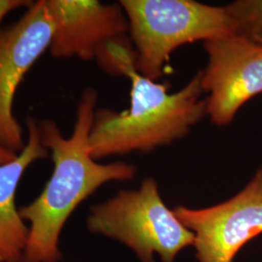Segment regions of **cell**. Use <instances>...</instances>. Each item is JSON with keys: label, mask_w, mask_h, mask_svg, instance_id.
<instances>
[{"label": "cell", "mask_w": 262, "mask_h": 262, "mask_svg": "<svg viewBox=\"0 0 262 262\" xmlns=\"http://www.w3.org/2000/svg\"><path fill=\"white\" fill-rule=\"evenodd\" d=\"M97 92L85 89L77 107L73 133L63 136L55 121L39 122L42 145L52 152L54 170L41 193L19 214L28 225L23 262H59V238L67 220L97 188L112 181H129L136 167L125 162L98 163L90 150Z\"/></svg>", "instance_id": "6da1fadb"}, {"label": "cell", "mask_w": 262, "mask_h": 262, "mask_svg": "<svg viewBox=\"0 0 262 262\" xmlns=\"http://www.w3.org/2000/svg\"><path fill=\"white\" fill-rule=\"evenodd\" d=\"M127 78L129 108L122 112L99 109L94 114L90 150L95 160L167 146L186 137L207 116V99L201 98V70L174 94H169L166 84L137 71Z\"/></svg>", "instance_id": "7a4b0ae2"}, {"label": "cell", "mask_w": 262, "mask_h": 262, "mask_svg": "<svg viewBox=\"0 0 262 262\" xmlns=\"http://www.w3.org/2000/svg\"><path fill=\"white\" fill-rule=\"evenodd\" d=\"M128 35L136 52V69L157 81L179 47L232 33L225 6L194 0H122Z\"/></svg>", "instance_id": "3957f363"}, {"label": "cell", "mask_w": 262, "mask_h": 262, "mask_svg": "<svg viewBox=\"0 0 262 262\" xmlns=\"http://www.w3.org/2000/svg\"><path fill=\"white\" fill-rule=\"evenodd\" d=\"M89 230L118 240L142 262H174L183 249L193 246L194 234L163 202L158 183L146 178L138 189L120 190L103 203L91 207Z\"/></svg>", "instance_id": "277c9868"}, {"label": "cell", "mask_w": 262, "mask_h": 262, "mask_svg": "<svg viewBox=\"0 0 262 262\" xmlns=\"http://www.w3.org/2000/svg\"><path fill=\"white\" fill-rule=\"evenodd\" d=\"M179 221L194 234L199 262H232L250 240L262 233V166L236 195L215 206H177Z\"/></svg>", "instance_id": "5b68a950"}, {"label": "cell", "mask_w": 262, "mask_h": 262, "mask_svg": "<svg viewBox=\"0 0 262 262\" xmlns=\"http://www.w3.org/2000/svg\"><path fill=\"white\" fill-rule=\"evenodd\" d=\"M208 56L201 70L207 116L217 126L234 120L239 109L262 94V45L234 33L203 42Z\"/></svg>", "instance_id": "8992f818"}, {"label": "cell", "mask_w": 262, "mask_h": 262, "mask_svg": "<svg viewBox=\"0 0 262 262\" xmlns=\"http://www.w3.org/2000/svg\"><path fill=\"white\" fill-rule=\"evenodd\" d=\"M55 32L46 0L32 1L16 23L0 28V143L16 152L26 144L13 105L19 84L45 51Z\"/></svg>", "instance_id": "52a82bcc"}, {"label": "cell", "mask_w": 262, "mask_h": 262, "mask_svg": "<svg viewBox=\"0 0 262 262\" xmlns=\"http://www.w3.org/2000/svg\"><path fill=\"white\" fill-rule=\"evenodd\" d=\"M55 25L49 52L55 58L96 59L104 46L128 35V20L120 3L96 0H46Z\"/></svg>", "instance_id": "ba28073f"}, {"label": "cell", "mask_w": 262, "mask_h": 262, "mask_svg": "<svg viewBox=\"0 0 262 262\" xmlns=\"http://www.w3.org/2000/svg\"><path fill=\"white\" fill-rule=\"evenodd\" d=\"M28 142L12 161L0 165V256L2 262H23L28 244V225L19 214L16 194L26 170L36 160L45 159L49 150L42 145L39 123L27 120Z\"/></svg>", "instance_id": "9c48e42d"}, {"label": "cell", "mask_w": 262, "mask_h": 262, "mask_svg": "<svg viewBox=\"0 0 262 262\" xmlns=\"http://www.w3.org/2000/svg\"><path fill=\"white\" fill-rule=\"evenodd\" d=\"M225 9L232 33L262 45V0H236Z\"/></svg>", "instance_id": "30bf717a"}, {"label": "cell", "mask_w": 262, "mask_h": 262, "mask_svg": "<svg viewBox=\"0 0 262 262\" xmlns=\"http://www.w3.org/2000/svg\"><path fill=\"white\" fill-rule=\"evenodd\" d=\"M31 2L28 0H0V24L12 11L23 7L28 8Z\"/></svg>", "instance_id": "8fae6325"}, {"label": "cell", "mask_w": 262, "mask_h": 262, "mask_svg": "<svg viewBox=\"0 0 262 262\" xmlns=\"http://www.w3.org/2000/svg\"><path fill=\"white\" fill-rule=\"evenodd\" d=\"M18 152L10 150L0 143V165L12 161L18 157Z\"/></svg>", "instance_id": "7c38bea8"}, {"label": "cell", "mask_w": 262, "mask_h": 262, "mask_svg": "<svg viewBox=\"0 0 262 262\" xmlns=\"http://www.w3.org/2000/svg\"><path fill=\"white\" fill-rule=\"evenodd\" d=\"M0 262H2V259H1V256H0Z\"/></svg>", "instance_id": "4fadbf2b"}]
</instances>
